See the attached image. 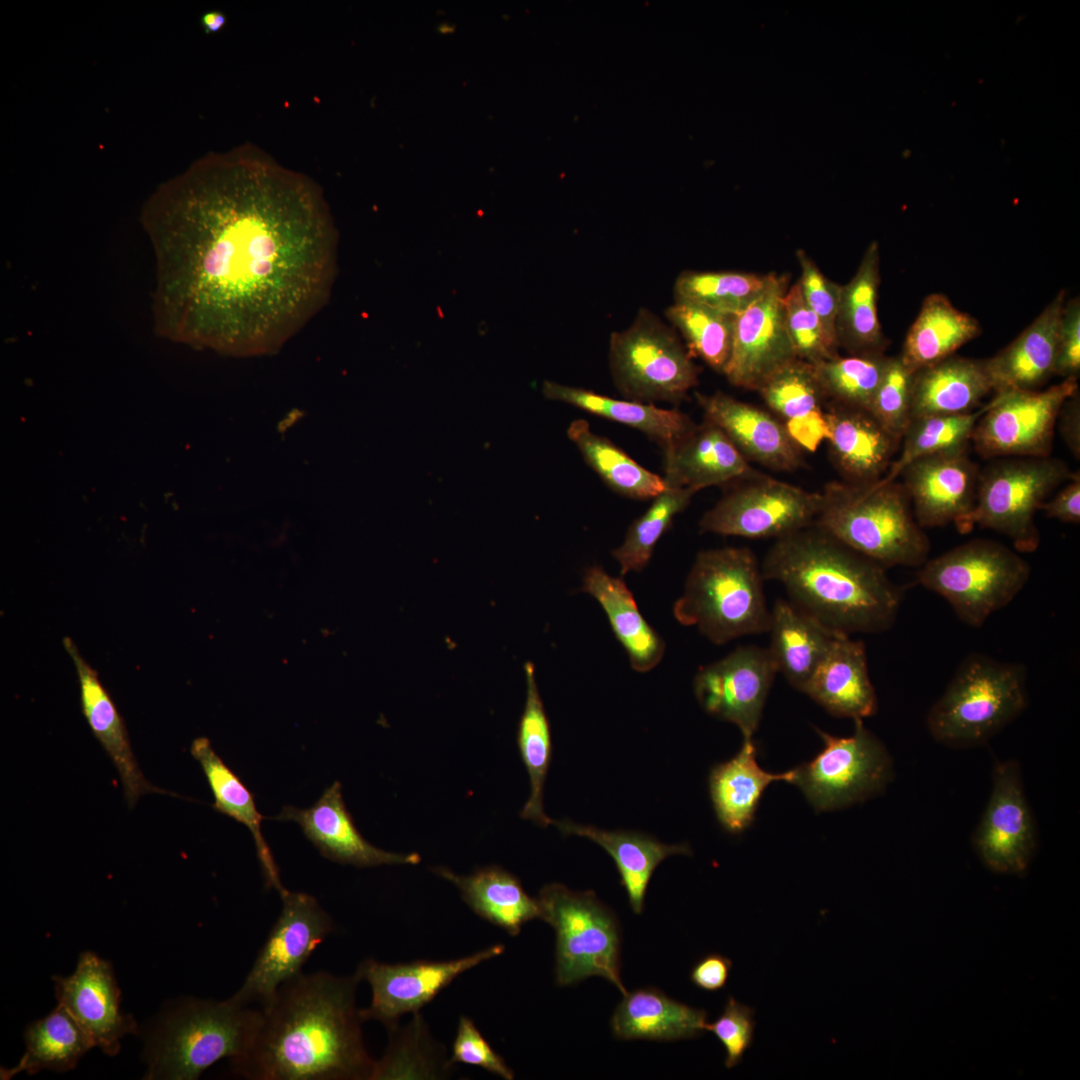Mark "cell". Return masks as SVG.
<instances>
[{
  "label": "cell",
  "instance_id": "obj_1",
  "mask_svg": "<svg viewBox=\"0 0 1080 1080\" xmlns=\"http://www.w3.org/2000/svg\"><path fill=\"white\" fill-rule=\"evenodd\" d=\"M141 223L157 335L233 356L276 352L326 305L337 232L321 189L253 147L160 185Z\"/></svg>",
  "mask_w": 1080,
  "mask_h": 1080
},
{
  "label": "cell",
  "instance_id": "obj_2",
  "mask_svg": "<svg viewBox=\"0 0 1080 1080\" xmlns=\"http://www.w3.org/2000/svg\"><path fill=\"white\" fill-rule=\"evenodd\" d=\"M356 970L301 973L280 986L233 1072L249 1080H371L376 1060L364 1043Z\"/></svg>",
  "mask_w": 1080,
  "mask_h": 1080
},
{
  "label": "cell",
  "instance_id": "obj_3",
  "mask_svg": "<svg viewBox=\"0 0 1080 1080\" xmlns=\"http://www.w3.org/2000/svg\"><path fill=\"white\" fill-rule=\"evenodd\" d=\"M761 569L790 601L829 629L851 635L880 633L895 622L902 590L886 568L815 525L776 539Z\"/></svg>",
  "mask_w": 1080,
  "mask_h": 1080
},
{
  "label": "cell",
  "instance_id": "obj_4",
  "mask_svg": "<svg viewBox=\"0 0 1080 1080\" xmlns=\"http://www.w3.org/2000/svg\"><path fill=\"white\" fill-rule=\"evenodd\" d=\"M817 528L885 568L920 567L930 542L902 483L832 481L820 492Z\"/></svg>",
  "mask_w": 1080,
  "mask_h": 1080
},
{
  "label": "cell",
  "instance_id": "obj_5",
  "mask_svg": "<svg viewBox=\"0 0 1080 1080\" xmlns=\"http://www.w3.org/2000/svg\"><path fill=\"white\" fill-rule=\"evenodd\" d=\"M259 1008L233 996L182 998L162 1015L146 1043V1079L194 1080L215 1062L243 1056L260 1022Z\"/></svg>",
  "mask_w": 1080,
  "mask_h": 1080
},
{
  "label": "cell",
  "instance_id": "obj_6",
  "mask_svg": "<svg viewBox=\"0 0 1080 1080\" xmlns=\"http://www.w3.org/2000/svg\"><path fill=\"white\" fill-rule=\"evenodd\" d=\"M764 580L756 555L747 547L701 551L673 606L674 616L715 644L767 633L770 609Z\"/></svg>",
  "mask_w": 1080,
  "mask_h": 1080
},
{
  "label": "cell",
  "instance_id": "obj_7",
  "mask_svg": "<svg viewBox=\"0 0 1080 1080\" xmlns=\"http://www.w3.org/2000/svg\"><path fill=\"white\" fill-rule=\"evenodd\" d=\"M1028 705L1024 666L982 654L968 656L928 711L937 742L970 748L989 741Z\"/></svg>",
  "mask_w": 1080,
  "mask_h": 1080
},
{
  "label": "cell",
  "instance_id": "obj_8",
  "mask_svg": "<svg viewBox=\"0 0 1080 1080\" xmlns=\"http://www.w3.org/2000/svg\"><path fill=\"white\" fill-rule=\"evenodd\" d=\"M1031 568L1017 552L990 539H973L928 559L917 582L944 598L965 624L979 628L1027 584Z\"/></svg>",
  "mask_w": 1080,
  "mask_h": 1080
},
{
  "label": "cell",
  "instance_id": "obj_9",
  "mask_svg": "<svg viewBox=\"0 0 1080 1080\" xmlns=\"http://www.w3.org/2000/svg\"><path fill=\"white\" fill-rule=\"evenodd\" d=\"M540 919L555 931V982L570 986L600 976L625 995L620 975L621 933L615 914L593 891L545 885L537 897Z\"/></svg>",
  "mask_w": 1080,
  "mask_h": 1080
},
{
  "label": "cell",
  "instance_id": "obj_10",
  "mask_svg": "<svg viewBox=\"0 0 1080 1080\" xmlns=\"http://www.w3.org/2000/svg\"><path fill=\"white\" fill-rule=\"evenodd\" d=\"M1074 475L1064 461L1050 456L994 462L979 473L971 510L954 524L961 533L975 526L994 530L1018 552H1034L1040 544L1037 511L1053 489Z\"/></svg>",
  "mask_w": 1080,
  "mask_h": 1080
},
{
  "label": "cell",
  "instance_id": "obj_11",
  "mask_svg": "<svg viewBox=\"0 0 1080 1080\" xmlns=\"http://www.w3.org/2000/svg\"><path fill=\"white\" fill-rule=\"evenodd\" d=\"M692 358L672 327L646 308L639 309L629 327L610 336V372L628 400L680 403L698 384Z\"/></svg>",
  "mask_w": 1080,
  "mask_h": 1080
},
{
  "label": "cell",
  "instance_id": "obj_12",
  "mask_svg": "<svg viewBox=\"0 0 1080 1080\" xmlns=\"http://www.w3.org/2000/svg\"><path fill=\"white\" fill-rule=\"evenodd\" d=\"M854 722V733L848 737L817 730L823 749L791 770L789 783L799 787L817 811L862 802L881 792L892 778L891 758L882 742L863 720Z\"/></svg>",
  "mask_w": 1080,
  "mask_h": 1080
},
{
  "label": "cell",
  "instance_id": "obj_13",
  "mask_svg": "<svg viewBox=\"0 0 1080 1080\" xmlns=\"http://www.w3.org/2000/svg\"><path fill=\"white\" fill-rule=\"evenodd\" d=\"M820 492L758 473L739 481L702 516L704 533L750 539H779L814 524Z\"/></svg>",
  "mask_w": 1080,
  "mask_h": 1080
},
{
  "label": "cell",
  "instance_id": "obj_14",
  "mask_svg": "<svg viewBox=\"0 0 1080 1080\" xmlns=\"http://www.w3.org/2000/svg\"><path fill=\"white\" fill-rule=\"evenodd\" d=\"M279 894L281 912L232 995L246 1006H267L281 985L303 972L307 960L334 930L332 917L313 896L286 888Z\"/></svg>",
  "mask_w": 1080,
  "mask_h": 1080
},
{
  "label": "cell",
  "instance_id": "obj_15",
  "mask_svg": "<svg viewBox=\"0 0 1080 1080\" xmlns=\"http://www.w3.org/2000/svg\"><path fill=\"white\" fill-rule=\"evenodd\" d=\"M1078 391L1077 378H1065L1043 391L995 393L971 435L984 458L1049 457L1061 406Z\"/></svg>",
  "mask_w": 1080,
  "mask_h": 1080
},
{
  "label": "cell",
  "instance_id": "obj_16",
  "mask_svg": "<svg viewBox=\"0 0 1080 1080\" xmlns=\"http://www.w3.org/2000/svg\"><path fill=\"white\" fill-rule=\"evenodd\" d=\"M1037 827L1015 760L997 761L972 844L982 863L1004 875H1025L1037 850Z\"/></svg>",
  "mask_w": 1080,
  "mask_h": 1080
},
{
  "label": "cell",
  "instance_id": "obj_17",
  "mask_svg": "<svg viewBox=\"0 0 1080 1080\" xmlns=\"http://www.w3.org/2000/svg\"><path fill=\"white\" fill-rule=\"evenodd\" d=\"M504 945L494 944L473 954L445 961L418 960L383 963L366 959L357 968L372 992L368 1007L359 1009L362 1021H378L387 1029L398 1025L401 1016L417 1014L441 991L466 971L500 956Z\"/></svg>",
  "mask_w": 1080,
  "mask_h": 1080
},
{
  "label": "cell",
  "instance_id": "obj_18",
  "mask_svg": "<svg viewBox=\"0 0 1080 1080\" xmlns=\"http://www.w3.org/2000/svg\"><path fill=\"white\" fill-rule=\"evenodd\" d=\"M788 277L772 275L764 292L734 315L733 341L723 375L734 386L757 391L778 369L797 359L784 319Z\"/></svg>",
  "mask_w": 1080,
  "mask_h": 1080
},
{
  "label": "cell",
  "instance_id": "obj_19",
  "mask_svg": "<svg viewBox=\"0 0 1080 1080\" xmlns=\"http://www.w3.org/2000/svg\"><path fill=\"white\" fill-rule=\"evenodd\" d=\"M776 673L768 648L740 646L723 659L701 667L694 679V691L708 714L734 723L744 739H751Z\"/></svg>",
  "mask_w": 1080,
  "mask_h": 1080
},
{
  "label": "cell",
  "instance_id": "obj_20",
  "mask_svg": "<svg viewBox=\"0 0 1080 1080\" xmlns=\"http://www.w3.org/2000/svg\"><path fill=\"white\" fill-rule=\"evenodd\" d=\"M53 980L58 1004L72 1016L93 1046L105 1054L116 1055L121 1038L138 1032L133 1017L120 1011V990L111 964L95 953H82L73 974L54 976Z\"/></svg>",
  "mask_w": 1080,
  "mask_h": 1080
},
{
  "label": "cell",
  "instance_id": "obj_21",
  "mask_svg": "<svg viewBox=\"0 0 1080 1080\" xmlns=\"http://www.w3.org/2000/svg\"><path fill=\"white\" fill-rule=\"evenodd\" d=\"M978 466L966 448L931 454L910 463L900 476L921 528L955 523L975 501Z\"/></svg>",
  "mask_w": 1080,
  "mask_h": 1080
},
{
  "label": "cell",
  "instance_id": "obj_22",
  "mask_svg": "<svg viewBox=\"0 0 1080 1080\" xmlns=\"http://www.w3.org/2000/svg\"><path fill=\"white\" fill-rule=\"evenodd\" d=\"M277 820L298 823L308 840L325 858L356 867L420 863L417 853H394L377 848L358 831L347 810L342 786L335 781L309 808L285 806Z\"/></svg>",
  "mask_w": 1080,
  "mask_h": 1080
},
{
  "label": "cell",
  "instance_id": "obj_23",
  "mask_svg": "<svg viewBox=\"0 0 1080 1080\" xmlns=\"http://www.w3.org/2000/svg\"><path fill=\"white\" fill-rule=\"evenodd\" d=\"M695 397L704 418L720 427L748 461L776 471H794L805 463L804 451L776 416L720 391L695 392Z\"/></svg>",
  "mask_w": 1080,
  "mask_h": 1080
},
{
  "label": "cell",
  "instance_id": "obj_24",
  "mask_svg": "<svg viewBox=\"0 0 1080 1080\" xmlns=\"http://www.w3.org/2000/svg\"><path fill=\"white\" fill-rule=\"evenodd\" d=\"M663 455L666 486L686 488L694 493L759 473L723 430L705 418L700 424L694 423Z\"/></svg>",
  "mask_w": 1080,
  "mask_h": 1080
},
{
  "label": "cell",
  "instance_id": "obj_25",
  "mask_svg": "<svg viewBox=\"0 0 1080 1080\" xmlns=\"http://www.w3.org/2000/svg\"><path fill=\"white\" fill-rule=\"evenodd\" d=\"M825 411L830 454L843 481L870 484L881 479L901 441L866 410L826 402Z\"/></svg>",
  "mask_w": 1080,
  "mask_h": 1080
},
{
  "label": "cell",
  "instance_id": "obj_26",
  "mask_svg": "<svg viewBox=\"0 0 1080 1080\" xmlns=\"http://www.w3.org/2000/svg\"><path fill=\"white\" fill-rule=\"evenodd\" d=\"M63 646L77 672L82 712L119 773L129 808H133L142 795L167 793L151 784L143 775L132 751L124 721L97 672L82 657L71 638L64 637Z\"/></svg>",
  "mask_w": 1080,
  "mask_h": 1080
},
{
  "label": "cell",
  "instance_id": "obj_27",
  "mask_svg": "<svg viewBox=\"0 0 1080 1080\" xmlns=\"http://www.w3.org/2000/svg\"><path fill=\"white\" fill-rule=\"evenodd\" d=\"M1065 301L1062 289L1010 344L985 359L995 393L1036 390L1053 375Z\"/></svg>",
  "mask_w": 1080,
  "mask_h": 1080
},
{
  "label": "cell",
  "instance_id": "obj_28",
  "mask_svg": "<svg viewBox=\"0 0 1080 1080\" xmlns=\"http://www.w3.org/2000/svg\"><path fill=\"white\" fill-rule=\"evenodd\" d=\"M803 693L837 717L855 721L874 715L878 702L864 643L838 633Z\"/></svg>",
  "mask_w": 1080,
  "mask_h": 1080
},
{
  "label": "cell",
  "instance_id": "obj_29",
  "mask_svg": "<svg viewBox=\"0 0 1080 1080\" xmlns=\"http://www.w3.org/2000/svg\"><path fill=\"white\" fill-rule=\"evenodd\" d=\"M757 391L803 451L814 452L827 440L826 400L810 364L794 359Z\"/></svg>",
  "mask_w": 1080,
  "mask_h": 1080
},
{
  "label": "cell",
  "instance_id": "obj_30",
  "mask_svg": "<svg viewBox=\"0 0 1080 1080\" xmlns=\"http://www.w3.org/2000/svg\"><path fill=\"white\" fill-rule=\"evenodd\" d=\"M768 650L777 672L803 692L829 652L833 631L790 600L777 599L770 609Z\"/></svg>",
  "mask_w": 1080,
  "mask_h": 1080
},
{
  "label": "cell",
  "instance_id": "obj_31",
  "mask_svg": "<svg viewBox=\"0 0 1080 1080\" xmlns=\"http://www.w3.org/2000/svg\"><path fill=\"white\" fill-rule=\"evenodd\" d=\"M621 1040L676 1041L692 1039L706 1030L707 1012L667 996L654 987L627 992L610 1021Z\"/></svg>",
  "mask_w": 1080,
  "mask_h": 1080
},
{
  "label": "cell",
  "instance_id": "obj_32",
  "mask_svg": "<svg viewBox=\"0 0 1080 1080\" xmlns=\"http://www.w3.org/2000/svg\"><path fill=\"white\" fill-rule=\"evenodd\" d=\"M991 391L985 359L954 354L915 372L911 417L968 413Z\"/></svg>",
  "mask_w": 1080,
  "mask_h": 1080
},
{
  "label": "cell",
  "instance_id": "obj_33",
  "mask_svg": "<svg viewBox=\"0 0 1080 1080\" xmlns=\"http://www.w3.org/2000/svg\"><path fill=\"white\" fill-rule=\"evenodd\" d=\"M433 872L454 884L476 915L510 936L519 935L525 923L540 919L537 898L529 896L520 880L498 865L479 868L469 875L445 867H436Z\"/></svg>",
  "mask_w": 1080,
  "mask_h": 1080
},
{
  "label": "cell",
  "instance_id": "obj_34",
  "mask_svg": "<svg viewBox=\"0 0 1080 1080\" xmlns=\"http://www.w3.org/2000/svg\"><path fill=\"white\" fill-rule=\"evenodd\" d=\"M554 824L565 835L594 841L613 858L635 914H641L644 909L646 890L657 866L671 855H691L687 843L664 844L640 832L608 831L568 820L554 821Z\"/></svg>",
  "mask_w": 1080,
  "mask_h": 1080
},
{
  "label": "cell",
  "instance_id": "obj_35",
  "mask_svg": "<svg viewBox=\"0 0 1080 1080\" xmlns=\"http://www.w3.org/2000/svg\"><path fill=\"white\" fill-rule=\"evenodd\" d=\"M582 590L603 608L632 668L648 672L656 667L663 658L665 642L639 612L625 581L609 575L602 567L592 566L584 572Z\"/></svg>",
  "mask_w": 1080,
  "mask_h": 1080
},
{
  "label": "cell",
  "instance_id": "obj_36",
  "mask_svg": "<svg viewBox=\"0 0 1080 1080\" xmlns=\"http://www.w3.org/2000/svg\"><path fill=\"white\" fill-rule=\"evenodd\" d=\"M542 393L549 400L563 402L595 416L637 429L663 451L674 445L694 425L691 418L678 409H664L655 404L628 399L619 400L554 381H544Z\"/></svg>",
  "mask_w": 1080,
  "mask_h": 1080
},
{
  "label": "cell",
  "instance_id": "obj_37",
  "mask_svg": "<svg viewBox=\"0 0 1080 1080\" xmlns=\"http://www.w3.org/2000/svg\"><path fill=\"white\" fill-rule=\"evenodd\" d=\"M792 772L773 774L756 760V746L744 739L740 751L729 761L715 765L709 775V790L719 822L732 833L746 829L753 821L759 800L774 781H790Z\"/></svg>",
  "mask_w": 1080,
  "mask_h": 1080
},
{
  "label": "cell",
  "instance_id": "obj_38",
  "mask_svg": "<svg viewBox=\"0 0 1080 1080\" xmlns=\"http://www.w3.org/2000/svg\"><path fill=\"white\" fill-rule=\"evenodd\" d=\"M880 250L877 242L866 248L856 273L842 286L836 334L839 346L850 355L884 353L888 344L878 317Z\"/></svg>",
  "mask_w": 1080,
  "mask_h": 1080
},
{
  "label": "cell",
  "instance_id": "obj_39",
  "mask_svg": "<svg viewBox=\"0 0 1080 1080\" xmlns=\"http://www.w3.org/2000/svg\"><path fill=\"white\" fill-rule=\"evenodd\" d=\"M980 334L977 319L957 309L945 295L932 293L923 300L899 357L916 372L954 355Z\"/></svg>",
  "mask_w": 1080,
  "mask_h": 1080
},
{
  "label": "cell",
  "instance_id": "obj_40",
  "mask_svg": "<svg viewBox=\"0 0 1080 1080\" xmlns=\"http://www.w3.org/2000/svg\"><path fill=\"white\" fill-rule=\"evenodd\" d=\"M190 752L199 762L212 791L213 808L244 824L250 830L266 884L281 893L285 887L281 883L278 867L262 834L261 822L264 817L256 807L253 793L215 752L208 738L194 739Z\"/></svg>",
  "mask_w": 1080,
  "mask_h": 1080
},
{
  "label": "cell",
  "instance_id": "obj_41",
  "mask_svg": "<svg viewBox=\"0 0 1080 1080\" xmlns=\"http://www.w3.org/2000/svg\"><path fill=\"white\" fill-rule=\"evenodd\" d=\"M567 435L586 464L619 495L647 500L666 488L663 477L641 466L608 438L594 433L587 420L571 422Z\"/></svg>",
  "mask_w": 1080,
  "mask_h": 1080
},
{
  "label": "cell",
  "instance_id": "obj_42",
  "mask_svg": "<svg viewBox=\"0 0 1080 1080\" xmlns=\"http://www.w3.org/2000/svg\"><path fill=\"white\" fill-rule=\"evenodd\" d=\"M24 1039V1055L14 1067L1 1068V1079H10L22 1071L30 1075L42 1069L69 1071L94 1047L77 1022L59 1004L46 1017L28 1025Z\"/></svg>",
  "mask_w": 1080,
  "mask_h": 1080
},
{
  "label": "cell",
  "instance_id": "obj_43",
  "mask_svg": "<svg viewBox=\"0 0 1080 1080\" xmlns=\"http://www.w3.org/2000/svg\"><path fill=\"white\" fill-rule=\"evenodd\" d=\"M526 702L520 718L517 741L521 758L530 779V796L521 811L523 819L532 820L540 826L554 821L544 812V785L552 758V741L549 721L538 690L535 668L525 663Z\"/></svg>",
  "mask_w": 1080,
  "mask_h": 1080
},
{
  "label": "cell",
  "instance_id": "obj_44",
  "mask_svg": "<svg viewBox=\"0 0 1080 1080\" xmlns=\"http://www.w3.org/2000/svg\"><path fill=\"white\" fill-rule=\"evenodd\" d=\"M988 407L989 403L968 413L911 419L901 438L899 456L878 482L885 484L895 481L905 467L922 457L966 448L975 425Z\"/></svg>",
  "mask_w": 1080,
  "mask_h": 1080
},
{
  "label": "cell",
  "instance_id": "obj_45",
  "mask_svg": "<svg viewBox=\"0 0 1080 1080\" xmlns=\"http://www.w3.org/2000/svg\"><path fill=\"white\" fill-rule=\"evenodd\" d=\"M772 275L737 271H684L674 283V298L677 302L699 304L735 315L764 292Z\"/></svg>",
  "mask_w": 1080,
  "mask_h": 1080
},
{
  "label": "cell",
  "instance_id": "obj_46",
  "mask_svg": "<svg viewBox=\"0 0 1080 1080\" xmlns=\"http://www.w3.org/2000/svg\"><path fill=\"white\" fill-rule=\"evenodd\" d=\"M665 316L681 333L690 355L723 374L732 350L734 315L675 301Z\"/></svg>",
  "mask_w": 1080,
  "mask_h": 1080
},
{
  "label": "cell",
  "instance_id": "obj_47",
  "mask_svg": "<svg viewBox=\"0 0 1080 1080\" xmlns=\"http://www.w3.org/2000/svg\"><path fill=\"white\" fill-rule=\"evenodd\" d=\"M888 359L884 353L837 355L810 365L826 402L869 412Z\"/></svg>",
  "mask_w": 1080,
  "mask_h": 1080
},
{
  "label": "cell",
  "instance_id": "obj_48",
  "mask_svg": "<svg viewBox=\"0 0 1080 1080\" xmlns=\"http://www.w3.org/2000/svg\"><path fill=\"white\" fill-rule=\"evenodd\" d=\"M694 492L668 487L653 498L646 512L632 522L623 543L612 551L620 565V574L642 571L651 559L654 547L671 527L674 518L690 504Z\"/></svg>",
  "mask_w": 1080,
  "mask_h": 1080
},
{
  "label": "cell",
  "instance_id": "obj_49",
  "mask_svg": "<svg viewBox=\"0 0 1080 1080\" xmlns=\"http://www.w3.org/2000/svg\"><path fill=\"white\" fill-rule=\"evenodd\" d=\"M914 375L899 356L889 357L869 409L878 423L900 441L912 419Z\"/></svg>",
  "mask_w": 1080,
  "mask_h": 1080
},
{
  "label": "cell",
  "instance_id": "obj_50",
  "mask_svg": "<svg viewBox=\"0 0 1080 1080\" xmlns=\"http://www.w3.org/2000/svg\"><path fill=\"white\" fill-rule=\"evenodd\" d=\"M784 319L797 359L814 365L838 355L816 314L807 305L798 281L784 297Z\"/></svg>",
  "mask_w": 1080,
  "mask_h": 1080
},
{
  "label": "cell",
  "instance_id": "obj_51",
  "mask_svg": "<svg viewBox=\"0 0 1080 1080\" xmlns=\"http://www.w3.org/2000/svg\"><path fill=\"white\" fill-rule=\"evenodd\" d=\"M796 257L801 269L798 283L803 297L820 320L829 340L839 347L836 318L842 286L827 278L804 250H797Z\"/></svg>",
  "mask_w": 1080,
  "mask_h": 1080
},
{
  "label": "cell",
  "instance_id": "obj_52",
  "mask_svg": "<svg viewBox=\"0 0 1080 1080\" xmlns=\"http://www.w3.org/2000/svg\"><path fill=\"white\" fill-rule=\"evenodd\" d=\"M755 1025L754 1010L732 996L727 998L721 1015L713 1023H707L706 1030L725 1048L726 1068L731 1069L742 1061L753 1043Z\"/></svg>",
  "mask_w": 1080,
  "mask_h": 1080
},
{
  "label": "cell",
  "instance_id": "obj_53",
  "mask_svg": "<svg viewBox=\"0 0 1080 1080\" xmlns=\"http://www.w3.org/2000/svg\"><path fill=\"white\" fill-rule=\"evenodd\" d=\"M448 1061L450 1066L463 1063L480 1067L505 1080L514 1079L513 1070L491 1047L473 1020L465 1015L459 1018L452 1054Z\"/></svg>",
  "mask_w": 1080,
  "mask_h": 1080
},
{
  "label": "cell",
  "instance_id": "obj_54",
  "mask_svg": "<svg viewBox=\"0 0 1080 1080\" xmlns=\"http://www.w3.org/2000/svg\"><path fill=\"white\" fill-rule=\"evenodd\" d=\"M1080 372V301H1065L1058 332L1053 375L1078 378Z\"/></svg>",
  "mask_w": 1080,
  "mask_h": 1080
},
{
  "label": "cell",
  "instance_id": "obj_55",
  "mask_svg": "<svg viewBox=\"0 0 1080 1080\" xmlns=\"http://www.w3.org/2000/svg\"><path fill=\"white\" fill-rule=\"evenodd\" d=\"M732 961L718 953H710L701 958L692 968L691 982L699 989L715 992L722 989L729 978Z\"/></svg>",
  "mask_w": 1080,
  "mask_h": 1080
},
{
  "label": "cell",
  "instance_id": "obj_56",
  "mask_svg": "<svg viewBox=\"0 0 1080 1080\" xmlns=\"http://www.w3.org/2000/svg\"><path fill=\"white\" fill-rule=\"evenodd\" d=\"M1040 510L1047 517L1057 519L1065 523L1078 524L1080 522V474L1079 472L1069 480V483L1061 489L1051 500L1044 502Z\"/></svg>",
  "mask_w": 1080,
  "mask_h": 1080
},
{
  "label": "cell",
  "instance_id": "obj_57",
  "mask_svg": "<svg viewBox=\"0 0 1080 1080\" xmlns=\"http://www.w3.org/2000/svg\"><path fill=\"white\" fill-rule=\"evenodd\" d=\"M1059 432L1070 452L1080 458V398L1079 391L1071 395L1061 406L1057 421Z\"/></svg>",
  "mask_w": 1080,
  "mask_h": 1080
},
{
  "label": "cell",
  "instance_id": "obj_58",
  "mask_svg": "<svg viewBox=\"0 0 1080 1080\" xmlns=\"http://www.w3.org/2000/svg\"><path fill=\"white\" fill-rule=\"evenodd\" d=\"M226 17L219 11H209L202 15L201 24L207 33L219 31L225 24Z\"/></svg>",
  "mask_w": 1080,
  "mask_h": 1080
}]
</instances>
